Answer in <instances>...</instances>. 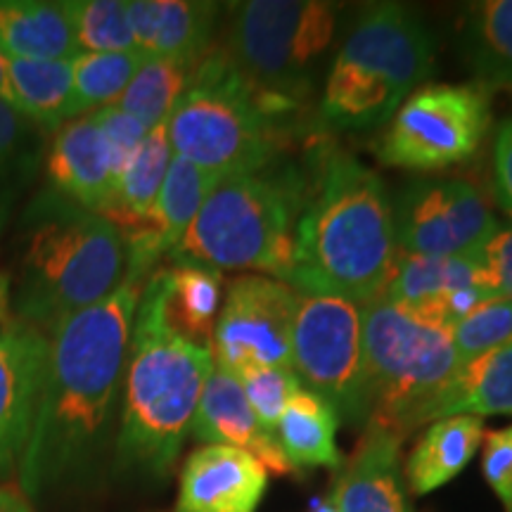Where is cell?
I'll use <instances>...</instances> for the list:
<instances>
[{
    "label": "cell",
    "mask_w": 512,
    "mask_h": 512,
    "mask_svg": "<svg viewBox=\"0 0 512 512\" xmlns=\"http://www.w3.org/2000/svg\"><path fill=\"white\" fill-rule=\"evenodd\" d=\"M0 512H34L31 510L29 498L22 491L0 486Z\"/></svg>",
    "instance_id": "cell-39"
},
{
    "label": "cell",
    "mask_w": 512,
    "mask_h": 512,
    "mask_svg": "<svg viewBox=\"0 0 512 512\" xmlns=\"http://www.w3.org/2000/svg\"><path fill=\"white\" fill-rule=\"evenodd\" d=\"M467 287H491L479 256L432 259V256H411L399 252L392 283L384 294L396 304L411 306V309L441 318L446 299L460 290H467Z\"/></svg>",
    "instance_id": "cell-21"
},
{
    "label": "cell",
    "mask_w": 512,
    "mask_h": 512,
    "mask_svg": "<svg viewBox=\"0 0 512 512\" xmlns=\"http://www.w3.org/2000/svg\"><path fill=\"white\" fill-rule=\"evenodd\" d=\"M31 131H34V124L29 119L0 102V178L24 157Z\"/></svg>",
    "instance_id": "cell-37"
},
{
    "label": "cell",
    "mask_w": 512,
    "mask_h": 512,
    "mask_svg": "<svg viewBox=\"0 0 512 512\" xmlns=\"http://www.w3.org/2000/svg\"><path fill=\"white\" fill-rule=\"evenodd\" d=\"M50 335L24 320L0 330V477L19 470L46 380Z\"/></svg>",
    "instance_id": "cell-14"
},
{
    "label": "cell",
    "mask_w": 512,
    "mask_h": 512,
    "mask_svg": "<svg viewBox=\"0 0 512 512\" xmlns=\"http://www.w3.org/2000/svg\"><path fill=\"white\" fill-rule=\"evenodd\" d=\"M190 437L200 444L242 448V451L252 453L275 477H287L297 472L285 460L275 434L266 432L264 425L256 420L238 377L216 363L202 387Z\"/></svg>",
    "instance_id": "cell-16"
},
{
    "label": "cell",
    "mask_w": 512,
    "mask_h": 512,
    "mask_svg": "<svg viewBox=\"0 0 512 512\" xmlns=\"http://www.w3.org/2000/svg\"><path fill=\"white\" fill-rule=\"evenodd\" d=\"M482 441V475L503 510L512 512V425L484 432Z\"/></svg>",
    "instance_id": "cell-35"
},
{
    "label": "cell",
    "mask_w": 512,
    "mask_h": 512,
    "mask_svg": "<svg viewBox=\"0 0 512 512\" xmlns=\"http://www.w3.org/2000/svg\"><path fill=\"white\" fill-rule=\"evenodd\" d=\"M401 437L368 422L332 489L337 512H413L403 486Z\"/></svg>",
    "instance_id": "cell-18"
},
{
    "label": "cell",
    "mask_w": 512,
    "mask_h": 512,
    "mask_svg": "<svg viewBox=\"0 0 512 512\" xmlns=\"http://www.w3.org/2000/svg\"><path fill=\"white\" fill-rule=\"evenodd\" d=\"M313 512H337V508L335 503H332V498H325V501H316Z\"/></svg>",
    "instance_id": "cell-42"
},
{
    "label": "cell",
    "mask_w": 512,
    "mask_h": 512,
    "mask_svg": "<svg viewBox=\"0 0 512 512\" xmlns=\"http://www.w3.org/2000/svg\"><path fill=\"white\" fill-rule=\"evenodd\" d=\"M451 415H512V342L465 363L422 425Z\"/></svg>",
    "instance_id": "cell-24"
},
{
    "label": "cell",
    "mask_w": 512,
    "mask_h": 512,
    "mask_svg": "<svg viewBox=\"0 0 512 512\" xmlns=\"http://www.w3.org/2000/svg\"><path fill=\"white\" fill-rule=\"evenodd\" d=\"M458 50L486 91L512 88V0H479L463 10Z\"/></svg>",
    "instance_id": "cell-22"
},
{
    "label": "cell",
    "mask_w": 512,
    "mask_h": 512,
    "mask_svg": "<svg viewBox=\"0 0 512 512\" xmlns=\"http://www.w3.org/2000/svg\"><path fill=\"white\" fill-rule=\"evenodd\" d=\"M195 67L197 64L169 57H145L114 107L131 114L145 128L166 124L176 102L188 91Z\"/></svg>",
    "instance_id": "cell-29"
},
{
    "label": "cell",
    "mask_w": 512,
    "mask_h": 512,
    "mask_svg": "<svg viewBox=\"0 0 512 512\" xmlns=\"http://www.w3.org/2000/svg\"><path fill=\"white\" fill-rule=\"evenodd\" d=\"M0 53L17 60H74L79 50L64 3L0 0Z\"/></svg>",
    "instance_id": "cell-23"
},
{
    "label": "cell",
    "mask_w": 512,
    "mask_h": 512,
    "mask_svg": "<svg viewBox=\"0 0 512 512\" xmlns=\"http://www.w3.org/2000/svg\"><path fill=\"white\" fill-rule=\"evenodd\" d=\"M479 259L498 297L512 299V226L498 228L494 238L479 252Z\"/></svg>",
    "instance_id": "cell-36"
},
{
    "label": "cell",
    "mask_w": 512,
    "mask_h": 512,
    "mask_svg": "<svg viewBox=\"0 0 512 512\" xmlns=\"http://www.w3.org/2000/svg\"><path fill=\"white\" fill-rule=\"evenodd\" d=\"M484 439V420L477 415H451L434 420L406 460V482L415 496L446 486L470 465Z\"/></svg>",
    "instance_id": "cell-20"
},
{
    "label": "cell",
    "mask_w": 512,
    "mask_h": 512,
    "mask_svg": "<svg viewBox=\"0 0 512 512\" xmlns=\"http://www.w3.org/2000/svg\"><path fill=\"white\" fill-rule=\"evenodd\" d=\"M297 292L268 275H240L228 285L211 335L216 366L238 375L249 366L292 368Z\"/></svg>",
    "instance_id": "cell-13"
},
{
    "label": "cell",
    "mask_w": 512,
    "mask_h": 512,
    "mask_svg": "<svg viewBox=\"0 0 512 512\" xmlns=\"http://www.w3.org/2000/svg\"><path fill=\"white\" fill-rule=\"evenodd\" d=\"M292 370L299 382L366 427L370 418L361 306L332 294H299L292 320Z\"/></svg>",
    "instance_id": "cell-11"
},
{
    "label": "cell",
    "mask_w": 512,
    "mask_h": 512,
    "mask_svg": "<svg viewBox=\"0 0 512 512\" xmlns=\"http://www.w3.org/2000/svg\"><path fill=\"white\" fill-rule=\"evenodd\" d=\"M143 285L126 273L110 297L50 332L46 380L17 470L27 498L76 475L105 444Z\"/></svg>",
    "instance_id": "cell-1"
},
{
    "label": "cell",
    "mask_w": 512,
    "mask_h": 512,
    "mask_svg": "<svg viewBox=\"0 0 512 512\" xmlns=\"http://www.w3.org/2000/svg\"><path fill=\"white\" fill-rule=\"evenodd\" d=\"M489 126L491 91L479 83H432L408 95L375 152L396 169H448L475 157Z\"/></svg>",
    "instance_id": "cell-10"
},
{
    "label": "cell",
    "mask_w": 512,
    "mask_h": 512,
    "mask_svg": "<svg viewBox=\"0 0 512 512\" xmlns=\"http://www.w3.org/2000/svg\"><path fill=\"white\" fill-rule=\"evenodd\" d=\"M363 356L373 425L403 439L456 380L460 358L453 325L387 294L361 304ZM366 422V425H368Z\"/></svg>",
    "instance_id": "cell-8"
},
{
    "label": "cell",
    "mask_w": 512,
    "mask_h": 512,
    "mask_svg": "<svg viewBox=\"0 0 512 512\" xmlns=\"http://www.w3.org/2000/svg\"><path fill=\"white\" fill-rule=\"evenodd\" d=\"M268 489V470L242 448L202 444L178 477L176 512H256Z\"/></svg>",
    "instance_id": "cell-15"
},
{
    "label": "cell",
    "mask_w": 512,
    "mask_h": 512,
    "mask_svg": "<svg viewBox=\"0 0 512 512\" xmlns=\"http://www.w3.org/2000/svg\"><path fill=\"white\" fill-rule=\"evenodd\" d=\"M164 316L171 330L190 342L209 347L221 311V271L200 264L159 268Z\"/></svg>",
    "instance_id": "cell-26"
},
{
    "label": "cell",
    "mask_w": 512,
    "mask_h": 512,
    "mask_svg": "<svg viewBox=\"0 0 512 512\" xmlns=\"http://www.w3.org/2000/svg\"><path fill=\"white\" fill-rule=\"evenodd\" d=\"M48 178L62 200L110 216L117 192L110 150L93 114L57 128L48 152Z\"/></svg>",
    "instance_id": "cell-17"
},
{
    "label": "cell",
    "mask_w": 512,
    "mask_h": 512,
    "mask_svg": "<svg viewBox=\"0 0 512 512\" xmlns=\"http://www.w3.org/2000/svg\"><path fill=\"white\" fill-rule=\"evenodd\" d=\"M219 15V3L128 0V27L143 57H169L197 64L207 55Z\"/></svg>",
    "instance_id": "cell-19"
},
{
    "label": "cell",
    "mask_w": 512,
    "mask_h": 512,
    "mask_svg": "<svg viewBox=\"0 0 512 512\" xmlns=\"http://www.w3.org/2000/svg\"><path fill=\"white\" fill-rule=\"evenodd\" d=\"M10 304H12V283H10V275L0 273V323H5V320H8Z\"/></svg>",
    "instance_id": "cell-40"
},
{
    "label": "cell",
    "mask_w": 512,
    "mask_h": 512,
    "mask_svg": "<svg viewBox=\"0 0 512 512\" xmlns=\"http://www.w3.org/2000/svg\"><path fill=\"white\" fill-rule=\"evenodd\" d=\"M79 53L136 50L128 27V0H69L64 3Z\"/></svg>",
    "instance_id": "cell-31"
},
{
    "label": "cell",
    "mask_w": 512,
    "mask_h": 512,
    "mask_svg": "<svg viewBox=\"0 0 512 512\" xmlns=\"http://www.w3.org/2000/svg\"><path fill=\"white\" fill-rule=\"evenodd\" d=\"M460 366L512 342V299L494 297L453 325Z\"/></svg>",
    "instance_id": "cell-32"
},
{
    "label": "cell",
    "mask_w": 512,
    "mask_h": 512,
    "mask_svg": "<svg viewBox=\"0 0 512 512\" xmlns=\"http://www.w3.org/2000/svg\"><path fill=\"white\" fill-rule=\"evenodd\" d=\"M306 195L309 174L287 162L221 178L169 259L216 271L271 273L285 283Z\"/></svg>",
    "instance_id": "cell-4"
},
{
    "label": "cell",
    "mask_w": 512,
    "mask_h": 512,
    "mask_svg": "<svg viewBox=\"0 0 512 512\" xmlns=\"http://www.w3.org/2000/svg\"><path fill=\"white\" fill-rule=\"evenodd\" d=\"M211 368V349L181 337L166 323L162 275L155 271L140 292L121 384V470L147 477L169 475L190 437Z\"/></svg>",
    "instance_id": "cell-3"
},
{
    "label": "cell",
    "mask_w": 512,
    "mask_h": 512,
    "mask_svg": "<svg viewBox=\"0 0 512 512\" xmlns=\"http://www.w3.org/2000/svg\"><path fill=\"white\" fill-rule=\"evenodd\" d=\"M126 264V240L110 219L55 197L24 249L19 320L50 335L110 297L124 283Z\"/></svg>",
    "instance_id": "cell-7"
},
{
    "label": "cell",
    "mask_w": 512,
    "mask_h": 512,
    "mask_svg": "<svg viewBox=\"0 0 512 512\" xmlns=\"http://www.w3.org/2000/svg\"><path fill=\"white\" fill-rule=\"evenodd\" d=\"M242 384L256 420L266 432L275 434L280 415L294 394L302 389L297 373L285 366H249L235 375Z\"/></svg>",
    "instance_id": "cell-33"
},
{
    "label": "cell",
    "mask_w": 512,
    "mask_h": 512,
    "mask_svg": "<svg viewBox=\"0 0 512 512\" xmlns=\"http://www.w3.org/2000/svg\"><path fill=\"white\" fill-rule=\"evenodd\" d=\"M498 226L475 185L460 178L415 181L394 207L396 247L401 254L432 259L479 256Z\"/></svg>",
    "instance_id": "cell-12"
},
{
    "label": "cell",
    "mask_w": 512,
    "mask_h": 512,
    "mask_svg": "<svg viewBox=\"0 0 512 512\" xmlns=\"http://www.w3.org/2000/svg\"><path fill=\"white\" fill-rule=\"evenodd\" d=\"M437 43L418 12L375 3L358 15L325 79L320 119L335 131H366L389 121L432 74Z\"/></svg>",
    "instance_id": "cell-6"
},
{
    "label": "cell",
    "mask_w": 512,
    "mask_h": 512,
    "mask_svg": "<svg viewBox=\"0 0 512 512\" xmlns=\"http://www.w3.org/2000/svg\"><path fill=\"white\" fill-rule=\"evenodd\" d=\"M10 76H8V57L0 53V102L10 105Z\"/></svg>",
    "instance_id": "cell-41"
},
{
    "label": "cell",
    "mask_w": 512,
    "mask_h": 512,
    "mask_svg": "<svg viewBox=\"0 0 512 512\" xmlns=\"http://www.w3.org/2000/svg\"><path fill=\"white\" fill-rule=\"evenodd\" d=\"M145 57L128 53H79L72 60L74 119L112 107L140 69Z\"/></svg>",
    "instance_id": "cell-30"
},
{
    "label": "cell",
    "mask_w": 512,
    "mask_h": 512,
    "mask_svg": "<svg viewBox=\"0 0 512 512\" xmlns=\"http://www.w3.org/2000/svg\"><path fill=\"white\" fill-rule=\"evenodd\" d=\"M10 107L43 128L74 119L72 60H17L8 57Z\"/></svg>",
    "instance_id": "cell-28"
},
{
    "label": "cell",
    "mask_w": 512,
    "mask_h": 512,
    "mask_svg": "<svg viewBox=\"0 0 512 512\" xmlns=\"http://www.w3.org/2000/svg\"><path fill=\"white\" fill-rule=\"evenodd\" d=\"M494 190L512 219V117L503 121L494 140Z\"/></svg>",
    "instance_id": "cell-38"
},
{
    "label": "cell",
    "mask_w": 512,
    "mask_h": 512,
    "mask_svg": "<svg viewBox=\"0 0 512 512\" xmlns=\"http://www.w3.org/2000/svg\"><path fill=\"white\" fill-rule=\"evenodd\" d=\"M228 60L249 86L302 105L335 38L342 5L325 0H247L230 5Z\"/></svg>",
    "instance_id": "cell-9"
},
{
    "label": "cell",
    "mask_w": 512,
    "mask_h": 512,
    "mask_svg": "<svg viewBox=\"0 0 512 512\" xmlns=\"http://www.w3.org/2000/svg\"><path fill=\"white\" fill-rule=\"evenodd\" d=\"M337 427L339 415L335 408L302 387L280 415L275 439L294 470H302V467L339 470L344 458L337 448Z\"/></svg>",
    "instance_id": "cell-25"
},
{
    "label": "cell",
    "mask_w": 512,
    "mask_h": 512,
    "mask_svg": "<svg viewBox=\"0 0 512 512\" xmlns=\"http://www.w3.org/2000/svg\"><path fill=\"white\" fill-rule=\"evenodd\" d=\"M95 121H98L102 136H105L107 150H110L114 178L119 181L121 171L126 169V164L131 162V157L136 155L138 145L143 143L145 133L150 128H145L138 119H133L131 114L121 112L119 107H105V110L93 112Z\"/></svg>",
    "instance_id": "cell-34"
},
{
    "label": "cell",
    "mask_w": 512,
    "mask_h": 512,
    "mask_svg": "<svg viewBox=\"0 0 512 512\" xmlns=\"http://www.w3.org/2000/svg\"><path fill=\"white\" fill-rule=\"evenodd\" d=\"M297 105L256 91L226 53L197 62L166 121L171 150L211 176L254 174L278 162Z\"/></svg>",
    "instance_id": "cell-5"
},
{
    "label": "cell",
    "mask_w": 512,
    "mask_h": 512,
    "mask_svg": "<svg viewBox=\"0 0 512 512\" xmlns=\"http://www.w3.org/2000/svg\"><path fill=\"white\" fill-rule=\"evenodd\" d=\"M396 259L394 207L380 176L349 152L320 150L285 283L361 306L387 292Z\"/></svg>",
    "instance_id": "cell-2"
},
{
    "label": "cell",
    "mask_w": 512,
    "mask_h": 512,
    "mask_svg": "<svg viewBox=\"0 0 512 512\" xmlns=\"http://www.w3.org/2000/svg\"><path fill=\"white\" fill-rule=\"evenodd\" d=\"M171 157H174V150H171L166 124L150 128L143 143L138 145L136 155L121 171L112 211L107 216L121 230V235L140 230L150 221Z\"/></svg>",
    "instance_id": "cell-27"
}]
</instances>
